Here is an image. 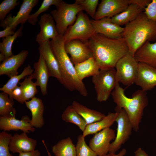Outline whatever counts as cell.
<instances>
[{
    "mask_svg": "<svg viewBox=\"0 0 156 156\" xmlns=\"http://www.w3.org/2000/svg\"><path fill=\"white\" fill-rule=\"evenodd\" d=\"M100 69L115 68L118 61L129 53L123 37L112 38L96 34L87 42Z\"/></svg>",
    "mask_w": 156,
    "mask_h": 156,
    "instance_id": "1",
    "label": "cell"
},
{
    "mask_svg": "<svg viewBox=\"0 0 156 156\" xmlns=\"http://www.w3.org/2000/svg\"><path fill=\"white\" fill-rule=\"evenodd\" d=\"M124 28L122 37L127 44L129 53L134 56L146 42L156 40V22L149 19L144 12Z\"/></svg>",
    "mask_w": 156,
    "mask_h": 156,
    "instance_id": "2",
    "label": "cell"
},
{
    "mask_svg": "<svg viewBox=\"0 0 156 156\" xmlns=\"http://www.w3.org/2000/svg\"><path fill=\"white\" fill-rule=\"evenodd\" d=\"M51 48L57 61L63 85L71 91H76L82 96H86L88 92L82 81L78 77L75 66L65 48L63 36L59 35L50 41Z\"/></svg>",
    "mask_w": 156,
    "mask_h": 156,
    "instance_id": "3",
    "label": "cell"
},
{
    "mask_svg": "<svg viewBox=\"0 0 156 156\" xmlns=\"http://www.w3.org/2000/svg\"><path fill=\"white\" fill-rule=\"evenodd\" d=\"M111 95L116 105L115 109H124L132 124L133 130L138 131L144 110L148 104L146 92L138 90L133 94L132 98H128L125 94L124 89L117 83Z\"/></svg>",
    "mask_w": 156,
    "mask_h": 156,
    "instance_id": "4",
    "label": "cell"
},
{
    "mask_svg": "<svg viewBox=\"0 0 156 156\" xmlns=\"http://www.w3.org/2000/svg\"><path fill=\"white\" fill-rule=\"evenodd\" d=\"M56 8L51 12L50 14L55 22L59 35L63 36L68 27L75 23L78 13L83 10L75 2L69 4L62 0Z\"/></svg>",
    "mask_w": 156,
    "mask_h": 156,
    "instance_id": "5",
    "label": "cell"
},
{
    "mask_svg": "<svg viewBox=\"0 0 156 156\" xmlns=\"http://www.w3.org/2000/svg\"><path fill=\"white\" fill-rule=\"evenodd\" d=\"M92 81L97 101L100 102L106 101L118 83L115 68L100 69L98 74L92 77Z\"/></svg>",
    "mask_w": 156,
    "mask_h": 156,
    "instance_id": "6",
    "label": "cell"
},
{
    "mask_svg": "<svg viewBox=\"0 0 156 156\" xmlns=\"http://www.w3.org/2000/svg\"><path fill=\"white\" fill-rule=\"evenodd\" d=\"M96 34L91 20L82 11L78 13L76 21L68 27L63 37L65 43L74 40L87 42Z\"/></svg>",
    "mask_w": 156,
    "mask_h": 156,
    "instance_id": "7",
    "label": "cell"
},
{
    "mask_svg": "<svg viewBox=\"0 0 156 156\" xmlns=\"http://www.w3.org/2000/svg\"><path fill=\"white\" fill-rule=\"evenodd\" d=\"M138 63L134 56L129 53L121 58L115 68L116 82L127 86L135 83L138 74Z\"/></svg>",
    "mask_w": 156,
    "mask_h": 156,
    "instance_id": "8",
    "label": "cell"
},
{
    "mask_svg": "<svg viewBox=\"0 0 156 156\" xmlns=\"http://www.w3.org/2000/svg\"><path fill=\"white\" fill-rule=\"evenodd\" d=\"M117 113L115 122L117 123L116 137L111 143L109 151L110 154H115L129 138L132 130V124L126 112L123 109H115Z\"/></svg>",
    "mask_w": 156,
    "mask_h": 156,
    "instance_id": "9",
    "label": "cell"
},
{
    "mask_svg": "<svg viewBox=\"0 0 156 156\" xmlns=\"http://www.w3.org/2000/svg\"><path fill=\"white\" fill-rule=\"evenodd\" d=\"M116 136L114 130L107 128L94 134L90 140L89 146L98 156L107 154L110 142L115 139Z\"/></svg>",
    "mask_w": 156,
    "mask_h": 156,
    "instance_id": "10",
    "label": "cell"
},
{
    "mask_svg": "<svg viewBox=\"0 0 156 156\" xmlns=\"http://www.w3.org/2000/svg\"><path fill=\"white\" fill-rule=\"evenodd\" d=\"M87 42L74 40L65 43V51L74 65L92 57Z\"/></svg>",
    "mask_w": 156,
    "mask_h": 156,
    "instance_id": "11",
    "label": "cell"
},
{
    "mask_svg": "<svg viewBox=\"0 0 156 156\" xmlns=\"http://www.w3.org/2000/svg\"><path fill=\"white\" fill-rule=\"evenodd\" d=\"M38 1V0H24L16 15L12 16L11 14H9L1 22L0 27L5 29L11 26L16 29L19 24L23 25L27 21L31 12Z\"/></svg>",
    "mask_w": 156,
    "mask_h": 156,
    "instance_id": "12",
    "label": "cell"
},
{
    "mask_svg": "<svg viewBox=\"0 0 156 156\" xmlns=\"http://www.w3.org/2000/svg\"><path fill=\"white\" fill-rule=\"evenodd\" d=\"M129 4L128 0H102L99 5L94 19L112 18L125 10Z\"/></svg>",
    "mask_w": 156,
    "mask_h": 156,
    "instance_id": "13",
    "label": "cell"
},
{
    "mask_svg": "<svg viewBox=\"0 0 156 156\" xmlns=\"http://www.w3.org/2000/svg\"><path fill=\"white\" fill-rule=\"evenodd\" d=\"M40 29L37 35L36 41L40 44L54 39L59 35L55 21L51 14H44L41 16L38 22Z\"/></svg>",
    "mask_w": 156,
    "mask_h": 156,
    "instance_id": "14",
    "label": "cell"
},
{
    "mask_svg": "<svg viewBox=\"0 0 156 156\" xmlns=\"http://www.w3.org/2000/svg\"><path fill=\"white\" fill-rule=\"evenodd\" d=\"M91 21L96 34L112 38L122 37L124 28L113 23L111 18L105 17L98 20L92 19Z\"/></svg>",
    "mask_w": 156,
    "mask_h": 156,
    "instance_id": "15",
    "label": "cell"
},
{
    "mask_svg": "<svg viewBox=\"0 0 156 156\" xmlns=\"http://www.w3.org/2000/svg\"><path fill=\"white\" fill-rule=\"evenodd\" d=\"M38 50L40 55L44 61L50 76L56 78L62 84V78L58 64L52 50L50 40L39 44Z\"/></svg>",
    "mask_w": 156,
    "mask_h": 156,
    "instance_id": "16",
    "label": "cell"
},
{
    "mask_svg": "<svg viewBox=\"0 0 156 156\" xmlns=\"http://www.w3.org/2000/svg\"><path fill=\"white\" fill-rule=\"evenodd\" d=\"M135 83L145 91L153 89L156 86V68L139 62L138 74Z\"/></svg>",
    "mask_w": 156,
    "mask_h": 156,
    "instance_id": "17",
    "label": "cell"
},
{
    "mask_svg": "<svg viewBox=\"0 0 156 156\" xmlns=\"http://www.w3.org/2000/svg\"><path fill=\"white\" fill-rule=\"evenodd\" d=\"M31 120L27 116H23L21 120L15 116H0V129L3 131L21 130L29 133L35 131V128L30 124Z\"/></svg>",
    "mask_w": 156,
    "mask_h": 156,
    "instance_id": "18",
    "label": "cell"
},
{
    "mask_svg": "<svg viewBox=\"0 0 156 156\" xmlns=\"http://www.w3.org/2000/svg\"><path fill=\"white\" fill-rule=\"evenodd\" d=\"M28 55L27 51L23 50L5 59L0 65V75H6L10 78L18 75V68L24 62Z\"/></svg>",
    "mask_w": 156,
    "mask_h": 156,
    "instance_id": "19",
    "label": "cell"
},
{
    "mask_svg": "<svg viewBox=\"0 0 156 156\" xmlns=\"http://www.w3.org/2000/svg\"><path fill=\"white\" fill-rule=\"evenodd\" d=\"M36 140L29 137L27 133H15L12 136L9 144L10 151L13 153H18L35 150L37 145Z\"/></svg>",
    "mask_w": 156,
    "mask_h": 156,
    "instance_id": "20",
    "label": "cell"
},
{
    "mask_svg": "<svg viewBox=\"0 0 156 156\" xmlns=\"http://www.w3.org/2000/svg\"><path fill=\"white\" fill-rule=\"evenodd\" d=\"M34 72L30 76L32 79H36L35 83L36 86H39L42 94L45 95L47 94V85L50 75L44 61L40 55L38 61L34 63Z\"/></svg>",
    "mask_w": 156,
    "mask_h": 156,
    "instance_id": "21",
    "label": "cell"
},
{
    "mask_svg": "<svg viewBox=\"0 0 156 156\" xmlns=\"http://www.w3.org/2000/svg\"><path fill=\"white\" fill-rule=\"evenodd\" d=\"M25 103L31 114L30 121L31 126L35 128L42 127L44 124V106L42 99L34 97L31 100L25 101Z\"/></svg>",
    "mask_w": 156,
    "mask_h": 156,
    "instance_id": "22",
    "label": "cell"
},
{
    "mask_svg": "<svg viewBox=\"0 0 156 156\" xmlns=\"http://www.w3.org/2000/svg\"><path fill=\"white\" fill-rule=\"evenodd\" d=\"M134 57L138 62L156 68V42H146L137 51Z\"/></svg>",
    "mask_w": 156,
    "mask_h": 156,
    "instance_id": "23",
    "label": "cell"
},
{
    "mask_svg": "<svg viewBox=\"0 0 156 156\" xmlns=\"http://www.w3.org/2000/svg\"><path fill=\"white\" fill-rule=\"evenodd\" d=\"M74 66L78 78L82 81L86 77L96 75L100 70L92 57Z\"/></svg>",
    "mask_w": 156,
    "mask_h": 156,
    "instance_id": "24",
    "label": "cell"
},
{
    "mask_svg": "<svg viewBox=\"0 0 156 156\" xmlns=\"http://www.w3.org/2000/svg\"><path fill=\"white\" fill-rule=\"evenodd\" d=\"M144 10L133 4L129 5L124 11L111 18L112 22L120 26L126 25L135 20Z\"/></svg>",
    "mask_w": 156,
    "mask_h": 156,
    "instance_id": "25",
    "label": "cell"
},
{
    "mask_svg": "<svg viewBox=\"0 0 156 156\" xmlns=\"http://www.w3.org/2000/svg\"><path fill=\"white\" fill-rule=\"evenodd\" d=\"M117 113L109 112L101 120L87 125L83 132L82 135L85 137L88 135L96 133L108 127H110L114 122L117 116Z\"/></svg>",
    "mask_w": 156,
    "mask_h": 156,
    "instance_id": "26",
    "label": "cell"
},
{
    "mask_svg": "<svg viewBox=\"0 0 156 156\" xmlns=\"http://www.w3.org/2000/svg\"><path fill=\"white\" fill-rule=\"evenodd\" d=\"M72 105L85 120L87 125L99 121L105 116L104 114L89 108L76 101H73Z\"/></svg>",
    "mask_w": 156,
    "mask_h": 156,
    "instance_id": "27",
    "label": "cell"
},
{
    "mask_svg": "<svg viewBox=\"0 0 156 156\" xmlns=\"http://www.w3.org/2000/svg\"><path fill=\"white\" fill-rule=\"evenodd\" d=\"M55 156H76V148L70 138L60 141L52 147Z\"/></svg>",
    "mask_w": 156,
    "mask_h": 156,
    "instance_id": "28",
    "label": "cell"
},
{
    "mask_svg": "<svg viewBox=\"0 0 156 156\" xmlns=\"http://www.w3.org/2000/svg\"><path fill=\"white\" fill-rule=\"evenodd\" d=\"M63 120L77 126L83 132L87 125L83 118L76 111L72 105L68 106L62 115Z\"/></svg>",
    "mask_w": 156,
    "mask_h": 156,
    "instance_id": "29",
    "label": "cell"
},
{
    "mask_svg": "<svg viewBox=\"0 0 156 156\" xmlns=\"http://www.w3.org/2000/svg\"><path fill=\"white\" fill-rule=\"evenodd\" d=\"M34 70L29 64L25 67L22 72L19 75L14 76L8 80L7 83L0 88V90L6 93L9 96L12 91L17 86L19 81L27 76L31 75Z\"/></svg>",
    "mask_w": 156,
    "mask_h": 156,
    "instance_id": "30",
    "label": "cell"
},
{
    "mask_svg": "<svg viewBox=\"0 0 156 156\" xmlns=\"http://www.w3.org/2000/svg\"><path fill=\"white\" fill-rule=\"evenodd\" d=\"M23 29V26L21 25L14 34L3 38L0 42V51L4 55L5 59L13 55L12 50L13 44L17 37L22 36Z\"/></svg>",
    "mask_w": 156,
    "mask_h": 156,
    "instance_id": "31",
    "label": "cell"
},
{
    "mask_svg": "<svg viewBox=\"0 0 156 156\" xmlns=\"http://www.w3.org/2000/svg\"><path fill=\"white\" fill-rule=\"evenodd\" d=\"M13 99L8 94L2 92L0 93V116H15L16 110L14 107Z\"/></svg>",
    "mask_w": 156,
    "mask_h": 156,
    "instance_id": "32",
    "label": "cell"
},
{
    "mask_svg": "<svg viewBox=\"0 0 156 156\" xmlns=\"http://www.w3.org/2000/svg\"><path fill=\"white\" fill-rule=\"evenodd\" d=\"M23 94L25 102L35 97L38 91L35 82H34L30 76L26 77L22 82H19Z\"/></svg>",
    "mask_w": 156,
    "mask_h": 156,
    "instance_id": "33",
    "label": "cell"
},
{
    "mask_svg": "<svg viewBox=\"0 0 156 156\" xmlns=\"http://www.w3.org/2000/svg\"><path fill=\"white\" fill-rule=\"evenodd\" d=\"M61 0H44L38 10L34 13L30 14L27 21L31 25H34L37 22L39 16L42 12L49 10L52 5L57 7Z\"/></svg>",
    "mask_w": 156,
    "mask_h": 156,
    "instance_id": "34",
    "label": "cell"
},
{
    "mask_svg": "<svg viewBox=\"0 0 156 156\" xmlns=\"http://www.w3.org/2000/svg\"><path fill=\"white\" fill-rule=\"evenodd\" d=\"M76 148V156H98L87 144L85 137L82 134L79 135L77 138Z\"/></svg>",
    "mask_w": 156,
    "mask_h": 156,
    "instance_id": "35",
    "label": "cell"
},
{
    "mask_svg": "<svg viewBox=\"0 0 156 156\" xmlns=\"http://www.w3.org/2000/svg\"><path fill=\"white\" fill-rule=\"evenodd\" d=\"M99 1L98 0H76L75 2L80 6L83 11H85L94 19Z\"/></svg>",
    "mask_w": 156,
    "mask_h": 156,
    "instance_id": "36",
    "label": "cell"
},
{
    "mask_svg": "<svg viewBox=\"0 0 156 156\" xmlns=\"http://www.w3.org/2000/svg\"><path fill=\"white\" fill-rule=\"evenodd\" d=\"M12 135L5 131L0 133V156H13L10 153L9 145Z\"/></svg>",
    "mask_w": 156,
    "mask_h": 156,
    "instance_id": "37",
    "label": "cell"
},
{
    "mask_svg": "<svg viewBox=\"0 0 156 156\" xmlns=\"http://www.w3.org/2000/svg\"><path fill=\"white\" fill-rule=\"evenodd\" d=\"M19 4L17 0H4L0 4V20L3 21L12 10Z\"/></svg>",
    "mask_w": 156,
    "mask_h": 156,
    "instance_id": "38",
    "label": "cell"
},
{
    "mask_svg": "<svg viewBox=\"0 0 156 156\" xmlns=\"http://www.w3.org/2000/svg\"><path fill=\"white\" fill-rule=\"evenodd\" d=\"M144 12L149 19L156 22V0H151Z\"/></svg>",
    "mask_w": 156,
    "mask_h": 156,
    "instance_id": "39",
    "label": "cell"
},
{
    "mask_svg": "<svg viewBox=\"0 0 156 156\" xmlns=\"http://www.w3.org/2000/svg\"><path fill=\"white\" fill-rule=\"evenodd\" d=\"M9 97L15 99L21 104L25 103L22 89L20 86H17L12 91Z\"/></svg>",
    "mask_w": 156,
    "mask_h": 156,
    "instance_id": "40",
    "label": "cell"
},
{
    "mask_svg": "<svg viewBox=\"0 0 156 156\" xmlns=\"http://www.w3.org/2000/svg\"><path fill=\"white\" fill-rule=\"evenodd\" d=\"M151 0H128L129 5L133 4L144 10L150 3Z\"/></svg>",
    "mask_w": 156,
    "mask_h": 156,
    "instance_id": "41",
    "label": "cell"
},
{
    "mask_svg": "<svg viewBox=\"0 0 156 156\" xmlns=\"http://www.w3.org/2000/svg\"><path fill=\"white\" fill-rule=\"evenodd\" d=\"M14 28L11 26H7L3 30L0 31V38H5L13 35L15 33Z\"/></svg>",
    "mask_w": 156,
    "mask_h": 156,
    "instance_id": "42",
    "label": "cell"
},
{
    "mask_svg": "<svg viewBox=\"0 0 156 156\" xmlns=\"http://www.w3.org/2000/svg\"><path fill=\"white\" fill-rule=\"evenodd\" d=\"M40 153L38 150L19 153V156H40Z\"/></svg>",
    "mask_w": 156,
    "mask_h": 156,
    "instance_id": "43",
    "label": "cell"
},
{
    "mask_svg": "<svg viewBox=\"0 0 156 156\" xmlns=\"http://www.w3.org/2000/svg\"><path fill=\"white\" fill-rule=\"evenodd\" d=\"M135 156H149L148 154L141 148H138L134 152Z\"/></svg>",
    "mask_w": 156,
    "mask_h": 156,
    "instance_id": "44",
    "label": "cell"
},
{
    "mask_svg": "<svg viewBox=\"0 0 156 156\" xmlns=\"http://www.w3.org/2000/svg\"><path fill=\"white\" fill-rule=\"evenodd\" d=\"M126 153V150L125 148H123L117 154L109 153V154L100 156H125Z\"/></svg>",
    "mask_w": 156,
    "mask_h": 156,
    "instance_id": "45",
    "label": "cell"
},
{
    "mask_svg": "<svg viewBox=\"0 0 156 156\" xmlns=\"http://www.w3.org/2000/svg\"><path fill=\"white\" fill-rule=\"evenodd\" d=\"M5 59V57L4 55L1 53H0V62H2Z\"/></svg>",
    "mask_w": 156,
    "mask_h": 156,
    "instance_id": "46",
    "label": "cell"
},
{
    "mask_svg": "<svg viewBox=\"0 0 156 156\" xmlns=\"http://www.w3.org/2000/svg\"><path fill=\"white\" fill-rule=\"evenodd\" d=\"M47 153H48V155L49 156H51V154H50V153H49V151H48V150L47 149Z\"/></svg>",
    "mask_w": 156,
    "mask_h": 156,
    "instance_id": "47",
    "label": "cell"
},
{
    "mask_svg": "<svg viewBox=\"0 0 156 156\" xmlns=\"http://www.w3.org/2000/svg\"><path fill=\"white\" fill-rule=\"evenodd\" d=\"M155 156H156V155Z\"/></svg>",
    "mask_w": 156,
    "mask_h": 156,
    "instance_id": "48",
    "label": "cell"
}]
</instances>
